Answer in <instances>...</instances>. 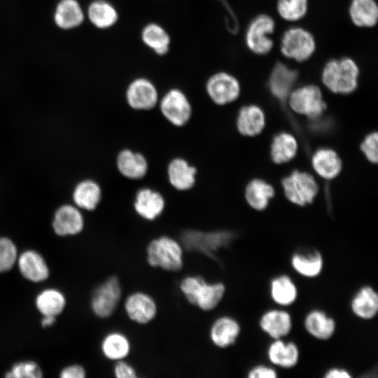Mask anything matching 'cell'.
<instances>
[{
  "label": "cell",
  "instance_id": "1",
  "mask_svg": "<svg viewBox=\"0 0 378 378\" xmlns=\"http://www.w3.org/2000/svg\"><path fill=\"white\" fill-rule=\"evenodd\" d=\"M178 288L186 301L204 312L215 309L223 300L226 286L221 281L209 282L199 274L187 275Z\"/></svg>",
  "mask_w": 378,
  "mask_h": 378
},
{
  "label": "cell",
  "instance_id": "2",
  "mask_svg": "<svg viewBox=\"0 0 378 378\" xmlns=\"http://www.w3.org/2000/svg\"><path fill=\"white\" fill-rule=\"evenodd\" d=\"M184 251L179 239L168 234H160L147 244L146 262L153 268L178 272L184 266Z\"/></svg>",
  "mask_w": 378,
  "mask_h": 378
},
{
  "label": "cell",
  "instance_id": "3",
  "mask_svg": "<svg viewBox=\"0 0 378 378\" xmlns=\"http://www.w3.org/2000/svg\"><path fill=\"white\" fill-rule=\"evenodd\" d=\"M235 238V233L228 230L187 228L181 232L178 239L185 250L215 258L218 251L227 248Z\"/></svg>",
  "mask_w": 378,
  "mask_h": 378
},
{
  "label": "cell",
  "instance_id": "4",
  "mask_svg": "<svg viewBox=\"0 0 378 378\" xmlns=\"http://www.w3.org/2000/svg\"><path fill=\"white\" fill-rule=\"evenodd\" d=\"M360 69L356 62L351 57L328 60L323 67L321 80L330 92L348 94L358 87Z\"/></svg>",
  "mask_w": 378,
  "mask_h": 378
},
{
  "label": "cell",
  "instance_id": "5",
  "mask_svg": "<svg viewBox=\"0 0 378 378\" xmlns=\"http://www.w3.org/2000/svg\"><path fill=\"white\" fill-rule=\"evenodd\" d=\"M194 107L188 93L174 86L161 93L157 111L167 124L175 128H182L192 120Z\"/></svg>",
  "mask_w": 378,
  "mask_h": 378
},
{
  "label": "cell",
  "instance_id": "6",
  "mask_svg": "<svg viewBox=\"0 0 378 378\" xmlns=\"http://www.w3.org/2000/svg\"><path fill=\"white\" fill-rule=\"evenodd\" d=\"M167 206L165 194L160 189L141 184L135 190L131 202L134 216L140 220L153 223L163 217Z\"/></svg>",
  "mask_w": 378,
  "mask_h": 378
},
{
  "label": "cell",
  "instance_id": "7",
  "mask_svg": "<svg viewBox=\"0 0 378 378\" xmlns=\"http://www.w3.org/2000/svg\"><path fill=\"white\" fill-rule=\"evenodd\" d=\"M160 94L153 80L146 76H137L127 84L123 92V101L132 111L150 112L157 109Z\"/></svg>",
  "mask_w": 378,
  "mask_h": 378
},
{
  "label": "cell",
  "instance_id": "8",
  "mask_svg": "<svg viewBox=\"0 0 378 378\" xmlns=\"http://www.w3.org/2000/svg\"><path fill=\"white\" fill-rule=\"evenodd\" d=\"M114 167L124 179L143 184L150 171V161L143 151L130 146L118 150L114 156Z\"/></svg>",
  "mask_w": 378,
  "mask_h": 378
},
{
  "label": "cell",
  "instance_id": "9",
  "mask_svg": "<svg viewBox=\"0 0 378 378\" xmlns=\"http://www.w3.org/2000/svg\"><path fill=\"white\" fill-rule=\"evenodd\" d=\"M198 173L197 165L181 155L170 158L164 166V178L167 186L179 193L190 192L196 186Z\"/></svg>",
  "mask_w": 378,
  "mask_h": 378
},
{
  "label": "cell",
  "instance_id": "10",
  "mask_svg": "<svg viewBox=\"0 0 378 378\" xmlns=\"http://www.w3.org/2000/svg\"><path fill=\"white\" fill-rule=\"evenodd\" d=\"M122 295V288L119 278L110 276L93 290L90 304L91 311L99 318H108L116 311Z\"/></svg>",
  "mask_w": 378,
  "mask_h": 378
},
{
  "label": "cell",
  "instance_id": "11",
  "mask_svg": "<svg viewBox=\"0 0 378 378\" xmlns=\"http://www.w3.org/2000/svg\"><path fill=\"white\" fill-rule=\"evenodd\" d=\"M316 43L314 35L307 29L293 27L282 35L280 43L281 54L297 62H303L311 58L316 51Z\"/></svg>",
  "mask_w": 378,
  "mask_h": 378
},
{
  "label": "cell",
  "instance_id": "12",
  "mask_svg": "<svg viewBox=\"0 0 378 378\" xmlns=\"http://www.w3.org/2000/svg\"><path fill=\"white\" fill-rule=\"evenodd\" d=\"M204 90L209 101L218 106H223L236 101L241 93L239 80L232 74L220 71L206 80Z\"/></svg>",
  "mask_w": 378,
  "mask_h": 378
},
{
  "label": "cell",
  "instance_id": "13",
  "mask_svg": "<svg viewBox=\"0 0 378 378\" xmlns=\"http://www.w3.org/2000/svg\"><path fill=\"white\" fill-rule=\"evenodd\" d=\"M287 100L294 112L312 119L320 117L326 108L322 92L315 85H306L293 89Z\"/></svg>",
  "mask_w": 378,
  "mask_h": 378
},
{
  "label": "cell",
  "instance_id": "14",
  "mask_svg": "<svg viewBox=\"0 0 378 378\" xmlns=\"http://www.w3.org/2000/svg\"><path fill=\"white\" fill-rule=\"evenodd\" d=\"M275 29L274 19L267 14H260L249 23L245 34V43L251 52L258 55L268 54L274 46L270 38Z\"/></svg>",
  "mask_w": 378,
  "mask_h": 378
},
{
  "label": "cell",
  "instance_id": "15",
  "mask_svg": "<svg viewBox=\"0 0 378 378\" xmlns=\"http://www.w3.org/2000/svg\"><path fill=\"white\" fill-rule=\"evenodd\" d=\"M282 186L287 199L298 206L312 203L318 190L314 178L301 171H294L284 178Z\"/></svg>",
  "mask_w": 378,
  "mask_h": 378
},
{
  "label": "cell",
  "instance_id": "16",
  "mask_svg": "<svg viewBox=\"0 0 378 378\" xmlns=\"http://www.w3.org/2000/svg\"><path fill=\"white\" fill-rule=\"evenodd\" d=\"M123 309L127 318L139 325H146L157 316L158 306L155 298L149 293L136 290L124 300Z\"/></svg>",
  "mask_w": 378,
  "mask_h": 378
},
{
  "label": "cell",
  "instance_id": "17",
  "mask_svg": "<svg viewBox=\"0 0 378 378\" xmlns=\"http://www.w3.org/2000/svg\"><path fill=\"white\" fill-rule=\"evenodd\" d=\"M258 323L260 329L272 340L286 338L293 326L290 313L280 307L265 310Z\"/></svg>",
  "mask_w": 378,
  "mask_h": 378
},
{
  "label": "cell",
  "instance_id": "18",
  "mask_svg": "<svg viewBox=\"0 0 378 378\" xmlns=\"http://www.w3.org/2000/svg\"><path fill=\"white\" fill-rule=\"evenodd\" d=\"M52 227L54 232L59 237L75 236L81 233L85 227L82 210L74 204L61 205L54 214Z\"/></svg>",
  "mask_w": 378,
  "mask_h": 378
},
{
  "label": "cell",
  "instance_id": "19",
  "mask_svg": "<svg viewBox=\"0 0 378 378\" xmlns=\"http://www.w3.org/2000/svg\"><path fill=\"white\" fill-rule=\"evenodd\" d=\"M290 265L299 276L306 279L319 276L324 267V258L317 248L304 247L295 250L290 257Z\"/></svg>",
  "mask_w": 378,
  "mask_h": 378
},
{
  "label": "cell",
  "instance_id": "20",
  "mask_svg": "<svg viewBox=\"0 0 378 378\" xmlns=\"http://www.w3.org/2000/svg\"><path fill=\"white\" fill-rule=\"evenodd\" d=\"M241 332L239 321L232 316L220 315L211 323L209 337L216 347L227 349L234 345Z\"/></svg>",
  "mask_w": 378,
  "mask_h": 378
},
{
  "label": "cell",
  "instance_id": "21",
  "mask_svg": "<svg viewBox=\"0 0 378 378\" xmlns=\"http://www.w3.org/2000/svg\"><path fill=\"white\" fill-rule=\"evenodd\" d=\"M266 356L275 368L289 370L300 361V350L296 342L285 338L272 340L267 347Z\"/></svg>",
  "mask_w": 378,
  "mask_h": 378
},
{
  "label": "cell",
  "instance_id": "22",
  "mask_svg": "<svg viewBox=\"0 0 378 378\" xmlns=\"http://www.w3.org/2000/svg\"><path fill=\"white\" fill-rule=\"evenodd\" d=\"M104 197V190L96 179L86 178L80 181L72 192L74 204L82 211L92 212L101 205Z\"/></svg>",
  "mask_w": 378,
  "mask_h": 378
},
{
  "label": "cell",
  "instance_id": "23",
  "mask_svg": "<svg viewBox=\"0 0 378 378\" xmlns=\"http://www.w3.org/2000/svg\"><path fill=\"white\" fill-rule=\"evenodd\" d=\"M16 265L21 275L30 282L41 283L49 278L48 265L43 256L35 250L27 249L19 253Z\"/></svg>",
  "mask_w": 378,
  "mask_h": 378
},
{
  "label": "cell",
  "instance_id": "24",
  "mask_svg": "<svg viewBox=\"0 0 378 378\" xmlns=\"http://www.w3.org/2000/svg\"><path fill=\"white\" fill-rule=\"evenodd\" d=\"M303 326L312 337L327 341L331 339L337 329L335 319L325 310L314 308L307 312L304 316Z\"/></svg>",
  "mask_w": 378,
  "mask_h": 378
},
{
  "label": "cell",
  "instance_id": "25",
  "mask_svg": "<svg viewBox=\"0 0 378 378\" xmlns=\"http://www.w3.org/2000/svg\"><path fill=\"white\" fill-rule=\"evenodd\" d=\"M298 77L297 70L282 62H277L272 70L268 82L272 94L280 102H286L294 89Z\"/></svg>",
  "mask_w": 378,
  "mask_h": 378
},
{
  "label": "cell",
  "instance_id": "26",
  "mask_svg": "<svg viewBox=\"0 0 378 378\" xmlns=\"http://www.w3.org/2000/svg\"><path fill=\"white\" fill-rule=\"evenodd\" d=\"M349 306L356 317L370 321L378 313V293L372 286L363 285L352 295Z\"/></svg>",
  "mask_w": 378,
  "mask_h": 378
},
{
  "label": "cell",
  "instance_id": "27",
  "mask_svg": "<svg viewBox=\"0 0 378 378\" xmlns=\"http://www.w3.org/2000/svg\"><path fill=\"white\" fill-rule=\"evenodd\" d=\"M269 295L272 301L280 307H288L295 303L298 298V288L291 276L279 274L273 276L268 285Z\"/></svg>",
  "mask_w": 378,
  "mask_h": 378
},
{
  "label": "cell",
  "instance_id": "28",
  "mask_svg": "<svg viewBox=\"0 0 378 378\" xmlns=\"http://www.w3.org/2000/svg\"><path fill=\"white\" fill-rule=\"evenodd\" d=\"M85 16L90 22L99 29H108L119 20V12L114 4L108 0H93L88 6Z\"/></svg>",
  "mask_w": 378,
  "mask_h": 378
},
{
  "label": "cell",
  "instance_id": "29",
  "mask_svg": "<svg viewBox=\"0 0 378 378\" xmlns=\"http://www.w3.org/2000/svg\"><path fill=\"white\" fill-rule=\"evenodd\" d=\"M141 42L158 56H164L170 50L172 38L160 24L150 22L146 24L140 33Z\"/></svg>",
  "mask_w": 378,
  "mask_h": 378
},
{
  "label": "cell",
  "instance_id": "30",
  "mask_svg": "<svg viewBox=\"0 0 378 378\" xmlns=\"http://www.w3.org/2000/svg\"><path fill=\"white\" fill-rule=\"evenodd\" d=\"M100 350L105 358L116 362L125 360L129 356L132 351V343L124 332L112 330L102 338Z\"/></svg>",
  "mask_w": 378,
  "mask_h": 378
},
{
  "label": "cell",
  "instance_id": "31",
  "mask_svg": "<svg viewBox=\"0 0 378 378\" xmlns=\"http://www.w3.org/2000/svg\"><path fill=\"white\" fill-rule=\"evenodd\" d=\"M85 12L77 0H60L54 12V22L60 29L69 30L80 26Z\"/></svg>",
  "mask_w": 378,
  "mask_h": 378
},
{
  "label": "cell",
  "instance_id": "32",
  "mask_svg": "<svg viewBox=\"0 0 378 378\" xmlns=\"http://www.w3.org/2000/svg\"><path fill=\"white\" fill-rule=\"evenodd\" d=\"M235 123L239 134L246 136H254L265 127V115L259 106L246 105L239 110Z\"/></svg>",
  "mask_w": 378,
  "mask_h": 378
},
{
  "label": "cell",
  "instance_id": "33",
  "mask_svg": "<svg viewBox=\"0 0 378 378\" xmlns=\"http://www.w3.org/2000/svg\"><path fill=\"white\" fill-rule=\"evenodd\" d=\"M312 164L315 172L322 178L332 179L342 169V162L337 153L331 148L318 149L312 155Z\"/></svg>",
  "mask_w": 378,
  "mask_h": 378
},
{
  "label": "cell",
  "instance_id": "34",
  "mask_svg": "<svg viewBox=\"0 0 378 378\" xmlns=\"http://www.w3.org/2000/svg\"><path fill=\"white\" fill-rule=\"evenodd\" d=\"M349 15L352 23L360 28L374 27L378 20V6L375 0H351Z\"/></svg>",
  "mask_w": 378,
  "mask_h": 378
},
{
  "label": "cell",
  "instance_id": "35",
  "mask_svg": "<svg viewBox=\"0 0 378 378\" xmlns=\"http://www.w3.org/2000/svg\"><path fill=\"white\" fill-rule=\"evenodd\" d=\"M66 300L64 293L55 288H47L39 292L35 298V306L42 316L57 317L65 309Z\"/></svg>",
  "mask_w": 378,
  "mask_h": 378
},
{
  "label": "cell",
  "instance_id": "36",
  "mask_svg": "<svg viewBox=\"0 0 378 378\" xmlns=\"http://www.w3.org/2000/svg\"><path fill=\"white\" fill-rule=\"evenodd\" d=\"M247 203L254 209L262 211L266 209L269 201L274 195V188L262 179L251 181L245 188Z\"/></svg>",
  "mask_w": 378,
  "mask_h": 378
},
{
  "label": "cell",
  "instance_id": "37",
  "mask_svg": "<svg viewBox=\"0 0 378 378\" xmlns=\"http://www.w3.org/2000/svg\"><path fill=\"white\" fill-rule=\"evenodd\" d=\"M298 150V142L295 138L288 132L276 134L271 144V158L276 164H282L292 160Z\"/></svg>",
  "mask_w": 378,
  "mask_h": 378
},
{
  "label": "cell",
  "instance_id": "38",
  "mask_svg": "<svg viewBox=\"0 0 378 378\" xmlns=\"http://www.w3.org/2000/svg\"><path fill=\"white\" fill-rule=\"evenodd\" d=\"M276 10L284 20L296 22L306 15L308 10V0H278Z\"/></svg>",
  "mask_w": 378,
  "mask_h": 378
},
{
  "label": "cell",
  "instance_id": "39",
  "mask_svg": "<svg viewBox=\"0 0 378 378\" xmlns=\"http://www.w3.org/2000/svg\"><path fill=\"white\" fill-rule=\"evenodd\" d=\"M18 248L8 237H0V273L9 272L16 265Z\"/></svg>",
  "mask_w": 378,
  "mask_h": 378
},
{
  "label": "cell",
  "instance_id": "40",
  "mask_svg": "<svg viewBox=\"0 0 378 378\" xmlns=\"http://www.w3.org/2000/svg\"><path fill=\"white\" fill-rule=\"evenodd\" d=\"M43 376L41 368L34 360L17 362L5 374L7 378H41Z\"/></svg>",
  "mask_w": 378,
  "mask_h": 378
},
{
  "label": "cell",
  "instance_id": "41",
  "mask_svg": "<svg viewBox=\"0 0 378 378\" xmlns=\"http://www.w3.org/2000/svg\"><path fill=\"white\" fill-rule=\"evenodd\" d=\"M377 133L369 134L363 141L360 149L366 158L372 163H377L378 159Z\"/></svg>",
  "mask_w": 378,
  "mask_h": 378
},
{
  "label": "cell",
  "instance_id": "42",
  "mask_svg": "<svg viewBox=\"0 0 378 378\" xmlns=\"http://www.w3.org/2000/svg\"><path fill=\"white\" fill-rule=\"evenodd\" d=\"M246 377L248 378H276L279 374L276 368L271 364L259 363L248 369Z\"/></svg>",
  "mask_w": 378,
  "mask_h": 378
},
{
  "label": "cell",
  "instance_id": "43",
  "mask_svg": "<svg viewBox=\"0 0 378 378\" xmlns=\"http://www.w3.org/2000/svg\"><path fill=\"white\" fill-rule=\"evenodd\" d=\"M113 373L116 378H136L139 377L137 370L126 359L115 362Z\"/></svg>",
  "mask_w": 378,
  "mask_h": 378
},
{
  "label": "cell",
  "instance_id": "44",
  "mask_svg": "<svg viewBox=\"0 0 378 378\" xmlns=\"http://www.w3.org/2000/svg\"><path fill=\"white\" fill-rule=\"evenodd\" d=\"M86 370L79 364H71L64 367L59 373L61 378H85Z\"/></svg>",
  "mask_w": 378,
  "mask_h": 378
},
{
  "label": "cell",
  "instance_id": "45",
  "mask_svg": "<svg viewBox=\"0 0 378 378\" xmlns=\"http://www.w3.org/2000/svg\"><path fill=\"white\" fill-rule=\"evenodd\" d=\"M323 377L324 378H352L351 372L342 367H332L327 369Z\"/></svg>",
  "mask_w": 378,
  "mask_h": 378
},
{
  "label": "cell",
  "instance_id": "46",
  "mask_svg": "<svg viewBox=\"0 0 378 378\" xmlns=\"http://www.w3.org/2000/svg\"><path fill=\"white\" fill-rule=\"evenodd\" d=\"M41 325L43 328L50 327L56 322V318L53 316H42Z\"/></svg>",
  "mask_w": 378,
  "mask_h": 378
}]
</instances>
